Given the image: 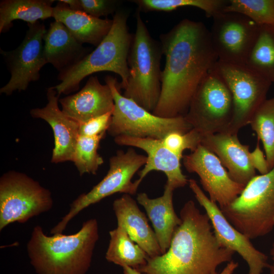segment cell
I'll return each instance as SVG.
<instances>
[{
  "mask_svg": "<svg viewBox=\"0 0 274 274\" xmlns=\"http://www.w3.org/2000/svg\"><path fill=\"white\" fill-rule=\"evenodd\" d=\"M110 237L106 253V260L124 267H130L136 269L147 263L149 256L129 237L121 227L109 231Z\"/></svg>",
  "mask_w": 274,
  "mask_h": 274,
  "instance_id": "obj_25",
  "label": "cell"
},
{
  "mask_svg": "<svg viewBox=\"0 0 274 274\" xmlns=\"http://www.w3.org/2000/svg\"><path fill=\"white\" fill-rule=\"evenodd\" d=\"M147 156L130 147L118 150L109 160V169L105 177L89 192L80 195L70 205L68 212L50 230L51 234L62 233L69 222L90 205L116 193L136 194L140 184L132 181L135 174L147 162Z\"/></svg>",
  "mask_w": 274,
  "mask_h": 274,
  "instance_id": "obj_9",
  "label": "cell"
},
{
  "mask_svg": "<svg viewBox=\"0 0 274 274\" xmlns=\"http://www.w3.org/2000/svg\"><path fill=\"white\" fill-rule=\"evenodd\" d=\"M245 65L274 84V26H259Z\"/></svg>",
  "mask_w": 274,
  "mask_h": 274,
  "instance_id": "obj_26",
  "label": "cell"
},
{
  "mask_svg": "<svg viewBox=\"0 0 274 274\" xmlns=\"http://www.w3.org/2000/svg\"><path fill=\"white\" fill-rule=\"evenodd\" d=\"M174 189L165 184L162 196L150 198L145 192L138 194L136 201L145 209L151 222L161 255L169 248L174 233L181 223L173 204Z\"/></svg>",
  "mask_w": 274,
  "mask_h": 274,
  "instance_id": "obj_21",
  "label": "cell"
},
{
  "mask_svg": "<svg viewBox=\"0 0 274 274\" xmlns=\"http://www.w3.org/2000/svg\"><path fill=\"white\" fill-rule=\"evenodd\" d=\"M201 144L218 157L235 182L245 186L256 176L249 146L242 144L237 134L222 132L202 136Z\"/></svg>",
  "mask_w": 274,
  "mask_h": 274,
  "instance_id": "obj_18",
  "label": "cell"
},
{
  "mask_svg": "<svg viewBox=\"0 0 274 274\" xmlns=\"http://www.w3.org/2000/svg\"><path fill=\"white\" fill-rule=\"evenodd\" d=\"M210 31L218 60L245 64L258 35L259 26L244 15L221 12L213 17Z\"/></svg>",
  "mask_w": 274,
  "mask_h": 274,
  "instance_id": "obj_12",
  "label": "cell"
},
{
  "mask_svg": "<svg viewBox=\"0 0 274 274\" xmlns=\"http://www.w3.org/2000/svg\"><path fill=\"white\" fill-rule=\"evenodd\" d=\"M105 81L111 90L114 101L111 121L107 130L110 135L162 140L172 132L185 133L192 129L184 116L174 118L156 116L122 95L116 78L107 76Z\"/></svg>",
  "mask_w": 274,
  "mask_h": 274,
  "instance_id": "obj_7",
  "label": "cell"
},
{
  "mask_svg": "<svg viewBox=\"0 0 274 274\" xmlns=\"http://www.w3.org/2000/svg\"><path fill=\"white\" fill-rule=\"evenodd\" d=\"M59 96L52 87L47 88L48 102L46 105L41 108L31 109L30 111L32 117L45 120L53 130L54 147L51 161L55 163L73 161L80 135V124L67 117L59 108Z\"/></svg>",
  "mask_w": 274,
  "mask_h": 274,
  "instance_id": "obj_16",
  "label": "cell"
},
{
  "mask_svg": "<svg viewBox=\"0 0 274 274\" xmlns=\"http://www.w3.org/2000/svg\"><path fill=\"white\" fill-rule=\"evenodd\" d=\"M51 192L27 175L10 171L0 179V231L9 224L24 223L50 211Z\"/></svg>",
  "mask_w": 274,
  "mask_h": 274,
  "instance_id": "obj_10",
  "label": "cell"
},
{
  "mask_svg": "<svg viewBox=\"0 0 274 274\" xmlns=\"http://www.w3.org/2000/svg\"><path fill=\"white\" fill-rule=\"evenodd\" d=\"M123 271L124 274H143L138 269L128 266L123 267Z\"/></svg>",
  "mask_w": 274,
  "mask_h": 274,
  "instance_id": "obj_37",
  "label": "cell"
},
{
  "mask_svg": "<svg viewBox=\"0 0 274 274\" xmlns=\"http://www.w3.org/2000/svg\"><path fill=\"white\" fill-rule=\"evenodd\" d=\"M63 113L79 124L109 112L114 108L111 90L91 76L77 93L59 99Z\"/></svg>",
  "mask_w": 274,
  "mask_h": 274,
  "instance_id": "obj_19",
  "label": "cell"
},
{
  "mask_svg": "<svg viewBox=\"0 0 274 274\" xmlns=\"http://www.w3.org/2000/svg\"><path fill=\"white\" fill-rule=\"evenodd\" d=\"M189 173L196 174L210 199L222 208L234 200L245 186L233 181L218 157L200 144L195 150L183 157Z\"/></svg>",
  "mask_w": 274,
  "mask_h": 274,
  "instance_id": "obj_15",
  "label": "cell"
},
{
  "mask_svg": "<svg viewBox=\"0 0 274 274\" xmlns=\"http://www.w3.org/2000/svg\"><path fill=\"white\" fill-rule=\"evenodd\" d=\"M53 17L63 24L79 42L96 47L108 35L113 23V19L96 18L83 11L73 10L60 1L54 7Z\"/></svg>",
  "mask_w": 274,
  "mask_h": 274,
  "instance_id": "obj_23",
  "label": "cell"
},
{
  "mask_svg": "<svg viewBox=\"0 0 274 274\" xmlns=\"http://www.w3.org/2000/svg\"><path fill=\"white\" fill-rule=\"evenodd\" d=\"M217 67L232 96L233 115L225 133L237 134L267 99L271 83L245 64L217 62Z\"/></svg>",
  "mask_w": 274,
  "mask_h": 274,
  "instance_id": "obj_11",
  "label": "cell"
},
{
  "mask_svg": "<svg viewBox=\"0 0 274 274\" xmlns=\"http://www.w3.org/2000/svg\"><path fill=\"white\" fill-rule=\"evenodd\" d=\"M222 12L244 15L259 26H274V0H231Z\"/></svg>",
  "mask_w": 274,
  "mask_h": 274,
  "instance_id": "obj_30",
  "label": "cell"
},
{
  "mask_svg": "<svg viewBox=\"0 0 274 274\" xmlns=\"http://www.w3.org/2000/svg\"><path fill=\"white\" fill-rule=\"evenodd\" d=\"M252 129L261 141L269 169L274 166V97L266 99L250 120Z\"/></svg>",
  "mask_w": 274,
  "mask_h": 274,
  "instance_id": "obj_27",
  "label": "cell"
},
{
  "mask_svg": "<svg viewBox=\"0 0 274 274\" xmlns=\"http://www.w3.org/2000/svg\"><path fill=\"white\" fill-rule=\"evenodd\" d=\"M233 115L231 93L216 64L198 86L184 116L204 136L225 132Z\"/></svg>",
  "mask_w": 274,
  "mask_h": 274,
  "instance_id": "obj_8",
  "label": "cell"
},
{
  "mask_svg": "<svg viewBox=\"0 0 274 274\" xmlns=\"http://www.w3.org/2000/svg\"><path fill=\"white\" fill-rule=\"evenodd\" d=\"M140 12H171L183 7H193L203 11L208 17L222 12L229 1L224 0H133Z\"/></svg>",
  "mask_w": 274,
  "mask_h": 274,
  "instance_id": "obj_28",
  "label": "cell"
},
{
  "mask_svg": "<svg viewBox=\"0 0 274 274\" xmlns=\"http://www.w3.org/2000/svg\"><path fill=\"white\" fill-rule=\"evenodd\" d=\"M82 11L93 17L100 18L115 13L122 3L117 0H80Z\"/></svg>",
  "mask_w": 274,
  "mask_h": 274,
  "instance_id": "obj_32",
  "label": "cell"
},
{
  "mask_svg": "<svg viewBox=\"0 0 274 274\" xmlns=\"http://www.w3.org/2000/svg\"><path fill=\"white\" fill-rule=\"evenodd\" d=\"M65 4L72 10L82 11L80 0H59Z\"/></svg>",
  "mask_w": 274,
  "mask_h": 274,
  "instance_id": "obj_36",
  "label": "cell"
},
{
  "mask_svg": "<svg viewBox=\"0 0 274 274\" xmlns=\"http://www.w3.org/2000/svg\"><path fill=\"white\" fill-rule=\"evenodd\" d=\"M99 238L98 222L91 218L72 234L46 235L34 226L26 245L31 265L37 274H86Z\"/></svg>",
  "mask_w": 274,
  "mask_h": 274,
  "instance_id": "obj_3",
  "label": "cell"
},
{
  "mask_svg": "<svg viewBox=\"0 0 274 274\" xmlns=\"http://www.w3.org/2000/svg\"><path fill=\"white\" fill-rule=\"evenodd\" d=\"M136 29L127 58L129 76L123 95L153 112L161 93L160 43L150 35L136 10Z\"/></svg>",
  "mask_w": 274,
  "mask_h": 274,
  "instance_id": "obj_5",
  "label": "cell"
},
{
  "mask_svg": "<svg viewBox=\"0 0 274 274\" xmlns=\"http://www.w3.org/2000/svg\"><path fill=\"white\" fill-rule=\"evenodd\" d=\"M188 185L199 204L205 210L215 235L223 247L237 253L245 261L248 274H262L269 268L268 256L256 249L251 239L236 229L227 219L218 204L208 197L197 182L190 179Z\"/></svg>",
  "mask_w": 274,
  "mask_h": 274,
  "instance_id": "obj_14",
  "label": "cell"
},
{
  "mask_svg": "<svg viewBox=\"0 0 274 274\" xmlns=\"http://www.w3.org/2000/svg\"><path fill=\"white\" fill-rule=\"evenodd\" d=\"M128 15L127 11L119 9L113 16L111 29L96 48L78 63L59 73L60 83L52 87L59 96L78 90L86 77L104 71L118 74L121 79L120 88H125L129 76L127 58L133 38L127 25Z\"/></svg>",
  "mask_w": 274,
  "mask_h": 274,
  "instance_id": "obj_4",
  "label": "cell"
},
{
  "mask_svg": "<svg viewBox=\"0 0 274 274\" xmlns=\"http://www.w3.org/2000/svg\"><path fill=\"white\" fill-rule=\"evenodd\" d=\"M27 25L25 36L17 48L10 51L1 50L11 74L1 93L10 95L17 90H25L31 82L39 80L40 72L47 64L43 41L47 30L39 21Z\"/></svg>",
  "mask_w": 274,
  "mask_h": 274,
  "instance_id": "obj_13",
  "label": "cell"
},
{
  "mask_svg": "<svg viewBox=\"0 0 274 274\" xmlns=\"http://www.w3.org/2000/svg\"><path fill=\"white\" fill-rule=\"evenodd\" d=\"M160 40L165 63L152 113L163 118L184 116L198 86L218 61L210 31L202 22L185 18Z\"/></svg>",
  "mask_w": 274,
  "mask_h": 274,
  "instance_id": "obj_1",
  "label": "cell"
},
{
  "mask_svg": "<svg viewBox=\"0 0 274 274\" xmlns=\"http://www.w3.org/2000/svg\"><path fill=\"white\" fill-rule=\"evenodd\" d=\"M251 158L254 167L260 175L267 173L269 170L265 155L257 144L253 151L251 152Z\"/></svg>",
  "mask_w": 274,
  "mask_h": 274,
  "instance_id": "obj_34",
  "label": "cell"
},
{
  "mask_svg": "<svg viewBox=\"0 0 274 274\" xmlns=\"http://www.w3.org/2000/svg\"><path fill=\"white\" fill-rule=\"evenodd\" d=\"M180 217L166 252L149 257L138 270L144 274H218L219 266L233 260L235 253L220 244L209 217L193 200L185 203Z\"/></svg>",
  "mask_w": 274,
  "mask_h": 274,
  "instance_id": "obj_2",
  "label": "cell"
},
{
  "mask_svg": "<svg viewBox=\"0 0 274 274\" xmlns=\"http://www.w3.org/2000/svg\"><path fill=\"white\" fill-rule=\"evenodd\" d=\"M105 134L103 133L92 137L79 135L73 162L81 176L85 174L96 175L99 166L104 163L97 150Z\"/></svg>",
  "mask_w": 274,
  "mask_h": 274,
  "instance_id": "obj_29",
  "label": "cell"
},
{
  "mask_svg": "<svg viewBox=\"0 0 274 274\" xmlns=\"http://www.w3.org/2000/svg\"><path fill=\"white\" fill-rule=\"evenodd\" d=\"M112 112L93 118L79 125V134L92 137L107 131L111 121Z\"/></svg>",
  "mask_w": 274,
  "mask_h": 274,
  "instance_id": "obj_33",
  "label": "cell"
},
{
  "mask_svg": "<svg viewBox=\"0 0 274 274\" xmlns=\"http://www.w3.org/2000/svg\"><path fill=\"white\" fill-rule=\"evenodd\" d=\"M201 139L202 135L192 128L185 133L172 132L162 139V142L166 148L183 159L184 150H195L201 144Z\"/></svg>",
  "mask_w": 274,
  "mask_h": 274,
  "instance_id": "obj_31",
  "label": "cell"
},
{
  "mask_svg": "<svg viewBox=\"0 0 274 274\" xmlns=\"http://www.w3.org/2000/svg\"><path fill=\"white\" fill-rule=\"evenodd\" d=\"M270 255L272 261V264L269 267L270 274H274V242L272 243L270 250Z\"/></svg>",
  "mask_w": 274,
  "mask_h": 274,
  "instance_id": "obj_38",
  "label": "cell"
},
{
  "mask_svg": "<svg viewBox=\"0 0 274 274\" xmlns=\"http://www.w3.org/2000/svg\"><path fill=\"white\" fill-rule=\"evenodd\" d=\"M44 52L47 63L59 73L71 67L89 53L62 23L54 20L44 37Z\"/></svg>",
  "mask_w": 274,
  "mask_h": 274,
  "instance_id": "obj_22",
  "label": "cell"
},
{
  "mask_svg": "<svg viewBox=\"0 0 274 274\" xmlns=\"http://www.w3.org/2000/svg\"><path fill=\"white\" fill-rule=\"evenodd\" d=\"M220 208L250 239L269 233L274 228V166L266 174L255 176L234 200Z\"/></svg>",
  "mask_w": 274,
  "mask_h": 274,
  "instance_id": "obj_6",
  "label": "cell"
},
{
  "mask_svg": "<svg viewBox=\"0 0 274 274\" xmlns=\"http://www.w3.org/2000/svg\"><path fill=\"white\" fill-rule=\"evenodd\" d=\"M54 0H3L0 2V33L9 29L12 22L21 20L35 23L53 16Z\"/></svg>",
  "mask_w": 274,
  "mask_h": 274,
  "instance_id": "obj_24",
  "label": "cell"
},
{
  "mask_svg": "<svg viewBox=\"0 0 274 274\" xmlns=\"http://www.w3.org/2000/svg\"><path fill=\"white\" fill-rule=\"evenodd\" d=\"M114 142L120 146L141 149L147 153V162L139 172L136 180L140 184L149 173L156 170L166 175V184L174 190L188 184L189 180L181 170L182 159L166 148L162 140L119 135L114 138Z\"/></svg>",
  "mask_w": 274,
  "mask_h": 274,
  "instance_id": "obj_17",
  "label": "cell"
},
{
  "mask_svg": "<svg viewBox=\"0 0 274 274\" xmlns=\"http://www.w3.org/2000/svg\"><path fill=\"white\" fill-rule=\"evenodd\" d=\"M238 266V263L232 260L227 263L223 270L221 272H219L218 274H234V272Z\"/></svg>",
  "mask_w": 274,
  "mask_h": 274,
  "instance_id": "obj_35",
  "label": "cell"
},
{
  "mask_svg": "<svg viewBox=\"0 0 274 274\" xmlns=\"http://www.w3.org/2000/svg\"><path fill=\"white\" fill-rule=\"evenodd\" d=\"M112 206L117 226L122 227L149 257L161 255L154 230L131 195L123 194L114 201Z\"/></svg>",
  "mask_w": 274,
  "mask_h": 274,
  "instance_id": "obj_20",
  "label": "cell"
}]
</instances>
